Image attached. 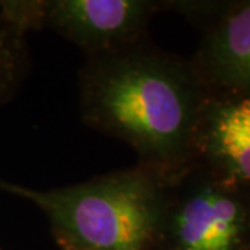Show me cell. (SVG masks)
Returning <instances> with one entry per match:
<instances>
[{"instance_id": "obj_6", "label": "cell", "mask_w": 250, "mask_h": 250, "mask_svg": "<svg viewBox=\"0 0 250 250\" xmlns=\"http://www.w3.org/2000/svg\"><path fill=\"white\" fill-rule=\"evenodd\" d=\"M207 75L238 93H250V1L227 11L202 50Z\"/></svg>"}, {"instance_id": "obj_7", "label": "cell", "mask_w": 250, "mask_h": 250, "mask_svg": "<svg viewBox=\"0 0 250 250\" xmlns=\"http://www.w3.org/2000/svg\"><path fill=\"white\" fill-rule=\"evenodd\" d=\"M25 31L0 16V106L9 100L21 83L27 65Z\"/></svg>"}, {"instance_id": "obj_3", "label": "cell", "mask_w": 250, "mask_h": 250, "mask_svg": "<svg viewBox=\"0 0 250 250\" xmlns=\"http://www.w3.org/2000/svg\"><path fill=\"white\" fill-rule=\"evenodd\" d=\"M1 14L27 31L46 24L93 56L135 45L160 3L147 0H52L1 3Z\"/></svg>"}, {"instance_id": "obj_2", "label": "cell", "mask_w": 250, "mask_h": 250, "mask_svg": "<svg viewBox=\"0 0 250 250\" xmlns=\"http://www.w3.org/2000/svg\"><path fill=\"white\" fill-rule=\"evenodd\" d=\"M168 184L141 166L47 190L0 178V190L41 208L65 250H147L160 233Z\"/></svg>"}, {"instance_id": "obj_5", "label": "cell", "mask_w": 250, "mask_h": 250, "mask_svg": "<svg viewBox=\"0 0 250 250\" xmlns=\"http://www.w3.org/2000/svg\"><path fill=\"white\" fill-rule=\"evenodd\" d=\"M197 145L214 161L223 178L250 185V93L203 107Z\"/></svg>"}, {"instance_id": "obj_4", "label": "cell", "mask_w": 250, "mask_h": 250, "mask_svg": "<svg viewBox=\"0 0 250 250\" xmlns=\"http://www.w3.org/2000/svg\"><path fill=\"white\" fill-rule=\"evenodd\" d=\"M249 218L236 184L223 177L179 190L168 184L160 233L171 235L179 250H236Z\"/></svg>"}, {"instance_id": "obj_1", "label": "cell", "mask_w": 250, "mask_h": 250, "mask_svg": "<svg viewBox=\"0 0 250 250\" xmlns=\"http://www.w3.org/2000/svg\"><path fill=\"white\" fill-rule=\"evenodd\" d=\"M83 120L128 143L143 166L174 177L196 146L205 107L196 72L157 50L93 56L81 75Z\"/></svg>"}]
</instances>
